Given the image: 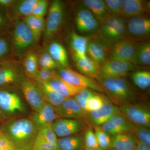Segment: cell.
Segmentation results:
<instances>
[{
    "label": "cell",
    "mask_w": 150,
    "mask_h": 150,
    "mask_svg": "<svg viewBox=\"0 0 150 150\" xmlns=\"http://www.w3.org/2000/svg\"><path fill=\"white\" fill-rule=\"evenodd\" d=\"M6 115L3 113L0 110V120H3L5 118Z\"/></svg>",
    "instance_id": "52"
},
{
    "label": "cell",
    "mask_w": 150,
    "mask_h": 150,
    "mask_svg": "<svg viewBox=\"0 0 150 150\" xmlns=\"http://www.w3.org/2000/svg\"><path fill=\"white\" fill-rule=\"evenodd\" d=\"M118 112L119 110L118 106L105 97L102 107L95 111L88 112L87 122L91 123L94 127L100 126Z\"/></svg>",
    "instance_id": "15"
},
{
    "label": "cell",
    "mask_w": 150,
    "mask_h": 150,
    "mask_svg": "<svg viewBox=\"0 0 150 150\" xmlns=\"http://www.w3.org/2000/svg\"><path fill=\"white\" fill-rule=\"evenodd\" d=\"M59 150H84L85 149L83 134H79L58 138Z\"/></svg>",
    "instance_id": "28"
},
{
    "label": "cell",
    "mask_w": 150,
    "mask_h": 150,
    "mask_svg": "<svg viewBox=\"0 0 150 150\" xmlns=\"http://www.w3.org/2000/svg\"><path fill=\"white\" fill-rule=\"evenodd\" d=\"M16 150H24L16 149Z\"/></svg>",
    "instance_id": "57"
},
{
    "label": "cell",
    "mask_w": 150,
    "mask_h": 150,
    "mask_svg": "<svg viewBox=\"0 0 150 150\" xmlns=\"http://www.w3.org/2000/svg\"><path fill=\"white\" fill-rule=\"evenodd\" d=\"M86 121L78 119L59 118L51 124L57 137L63 138L80 134L87 128Z\"/></svg>",
    "instance_id": "9"
},
{
    "label": "cell",
    "mask_w": 150,
    "mask_h": 150,
    "mask_svg": "<svg viewBox=\"0 0 150 150\" xmlns=\"http://www.w3.org/2000/svg\"><path fill=\"white\" fill-rule=\"evenodd\" d=\"M58 75L54 70L39 69L36 80L42 82L48 83Z\"/></svg>",
    "instance_id": "47"
},
{
    "label": "cell",
    "mask_w": 150,
    "mask_h": 150,
    "mask_svg": "<svg viewBox=\"0 0 150 150\" xmlns=\"http://www.w3.org/2000/svg\"><path fill=\"white\" fill-rule=\"evenodd\" d=\"M95 134L99 147L102 149H109L111 146V137L107 132L101 129L100 126L94 127Z\"/></svg>",
    "instance_id": "36"
},
{
    "label": "cell",
    "mask_w": 150,
    "mask_h": 150,
    "mask_svg": "<svg viewBox=\"0 0 150 150\" xmlns=\"http://www.w3.org/2000/svg\"><path fill=\"white\" fill-rule=\"evenodd\" d=\"M84 150H104L102 149L101 148L98 147L92 148V149H85Z\"/></svg>",
    "instance_id": "51"
},
{
    "label": "cell",
    "mask_w": 150,
    "mask_h": 150,
    "mask_svg": "<svg viewBox=\"0 0 150 150\" xmlns=\"http://www.w3.org/2000/svg\"><path fill=\"white\" fill-rule=\"evenodd\" d=\"M13 23L9 18L6 8L0 6V36L8 34Z\"/></svg>",
    "instance_id": "40"
},
{
    "label": "cell",
    "mask_w": 150,
    "mask_h": 150,
    "mask_svg": "<svg viewBox=\"0 0 150 150\" xmlns=\"http://www.w3.org/2000/svg\"><path fill=\"white\" fill-rule=\"evenodd\" d=\"M124 0H105L108 12L110 15L121 17Z\"/></svg>",
    "instance_id": "42"
},
{
    "label": "cell",
    "mask_w": 150,
    "mask_h": 150,
    "mask_svg": "<svg viewBox=\"0 0 150 150\" xmlns=\"http://www.w3.org/2000/svg\"><path fill=\"white\" fill-rule=\"evenodd\" d=\"M60 118L78 119L87 123L88 112L78 104L74 98H67L59 106L54 107Z\"/></svg>",
    "instance_id": "14"
},
{
    "label": "cell",
    "mask_w": 150,
    "mask_h": 150,
    "mask_svg": "<svg viewBox=\"0 0 150 150\" xmlns=\"http://www.w3.org/2000/svg\"><path fill=\"white\" fill-rule=\"evenodd\" d=\"M126 21L122 17L110 15L100 23L94 39L109 50L118 41L126 39Z\"/></svg>",
    "instance_id": "3"
},
{
    "label": "cell",
    "mask_w": 150,
    "mask_h": 150,
    "mask_svg": "<svg viewBox=\"0 0 150 150\" xmlns=\"http://www.w3.org/2000/svg\"><path fill=\"white\" fill-rule=\"evenodd\" d=\"M84 131L83 136L85 149H92L99 147L94 131L92 128L87 127Z\"/></svg>",
    "instance_id": "43"
},
{
    "label": "cell",
    "mask_w": 150,
    "mask_h": 150,
    "mask_svg": "<svg viewBox=\"0 0 150 150\" xmlns=\"http://www.w3.org/2000/svg\"><path fill=\"white\" fill-rule=\"evenodd\" d=\"M110 149L115 150H136L137 139L131 133L111 136Z\"/></svg>",
    "instance_id": "25"
},
{
    "label": "cell",
    "mask_w": 150,
    "mask_h": 150,
    "mask_svg": "<svg viewBox=\"0 0 150 150\" xmlns=\"http://www.w3.org/2000/svg\"><path fill=\"white\" fill-rule=\"evenodd\" d=\"M95 93V91L92 90L85 88L73 97L80 106L84 110L86 111V103L87 100L89 98L94 94Z\"/></svg>",
    "instance_id": "44"
},
{
    "label": "cell",
    "mask_w": 150,
    "mask_h": 150,
    "mask_svg": "<svg viewBox=\"0 0 150 150\" xmlns=\"http://www.w3.org/2000/svg\"><path fill=\"white\" fill-rule=\"evenodd\" d=\"M138 43L127 38L118 41L109 49L108 59L133 64Z\"/></svg>",
    "instance_id": "10"
},
{
    "label": "cell",
    "mask_w": 150,
    "mask_h": 150,
    "mask_svg": "<svg viewBox=\"0 0 150 150\" xmlns=\"http://www.w3.org/2000/svg\"><path fill=\"white\" fill-rule=\"evenodd\" d=\"M0 110L5 115H18L24 113L25 107L17 94L0 88Z\"/></svg>",
    "instance_id": "11"
},
{
    "label": "cell",
    "mask_w": 150,
    "mask_h": 150,
    "mask_svg": "<svg viewBox=\"0 0 150 150\" xmlns=\"http://www.w3.org/2000/svg\"><path fill=\"white\" fill-rule=\"evenodd\" d=\"M84 5L93 14L99 23L110 15L104 1L102 0H84Z\"/></svg>",
    "instance_id": "31"
},
{
    "label": "cell",
    "mask_w": 150,
    "mask_h": 150,
    "mask_svg": "<svg viewBox=\"0 0 150 150\" xmlns=\"http://www.w3.org/2000/svg\"><path fill=\"white\" fill-rule=\"evenodd\" d=\"M36 137L51 144L57 145L58 137L54 133L51 125L43 126L38 129Z\"/></svg>",
    "instance_id": "39"
},
{
    "label": "cell",
    "mask_w": 150,
    "mask_h": 150,
    "mask_svg": "<svg viewBox=\"0 0 150 150\" xmlns=\"http://www.w3.org/2000/svg\"><path fill=\"white\" fill-rule=\"evenodd\" d=\"M109 49L106 48L98 40L94 39L89 41L86 50V54L95 62L101 65L108 60Z\"/></svg>",
    "instance_id": "24"
},
{
    "label": "cell",
    "mask_w": 150,
    "mask_h": 150,
    "mask_svg": "<svg viewBox=\"0 0 150 150\" xmlns=\"http://www.w3.org/2000/svg\"><path fill=\"white\" fill-rule=\"evenodd\" d=\"M120 112L131 123L137 126H150V110L148 105L138 103L118 107Z\"/></svg>",
    "instance_id": "8"
},
{
    "label": "cell",
    "mask_w": 150,
    "mask_h": 150,
    "mask_svg": "<svg viewBox=\"0 0 150 150\" xmlns=\"http://www.w3.org/2000/svg\"><path fill=\"white\" fill-rule=\"evenodd\" d=\"M49 5V2L46 0H38L32 9L31 15L39 18H43L46 15Z\"/></svg>",
    "instance_id": "45"
},
{
    "label": "cell",
    "mask_w": 150,
    "mask_h": 150,
    "mask_svg": "<svg viewBox=\"0 0 150 150\" xmlns=\"http://www.w3.org/2000/svg\"><path fill=\"white\" fill-rule=\"evenodd\" d=\"M136 150H150V146L137 140Z\"/></svg>",
    "instance_id": "49"
},
{
    "label": "cell",
    "mask_w": 150,
    "mask_h": 150,
    "mask_svg": "<svg viewBox=\"0 0 150 150\" xmlns=\"http://www.w3.org/2000/svg\"><path fill=\"white\" fill-rule=\"evenodd\" d=\"M48 53L58 67L67 68L69 66V58L67 50L61 43L52 41L48 45Z\"/></svg>",
    "instance_id": "26"
},
{
    "label": "cell",
    "mask_w": 150,
    "mask_h": 150,
    "mask_svg": "<svg viewBox=\"0 0 150 150\" xmlns=\"http://www.w3.org/2000/svg\"><path fill=\"white\" fill-rule=\"evenodd\" d=\"M32 81L39 90L45 102L50 103L54 107L59 106L67 98L57 93L47 83Z\"/></svg>",
    "instance_id": "23"
},
{
    "label": "cell",
    "mask_w": 150,
    "mask_h": 150,
    "mask_svg": "<svg viewBox=\"0 0 150 150\" xmlns=\"http://www.w3.org/2000/svg\"><path fill=\"white\" fill-rule=\"evenodd\" d=\"M133 64L145 67H149L150 44L149 42L138 43Z\"/></svg>",
    "instance_id": "33"
},
{
    "label": "cell",
    "mask_w": 150,
    "mask_h": 150,
    "mask_svg": "<svg viewBox=\"0 0 150 150\" xmlns=\"http://www.w3.org/2000/svg\"><path fill=\"white\" fill-rule=\"evenodd\" d=\"M134 126L119 111L100 127L110 136H113L126 133L132 134Z\"/></svg>",
    "instance_id": "13"
},
{
    "label": "cell",
    "mask_w": 150,
    "mask_h": 150,
    "mask_svg": "<svg viewBox=\"0 0 150 150\" xmlns=\"http://www.w3.org/2000/svg\"><path fill=\"white\" fill-rule=\"evenodd\" d=\"M150 34V19L148 16L126 19V37L136 43L148 42Z\"/></svg>",
    "instance_id": "6"
},
{
    "label": "cell",
    "mask_w": 150,
    "mask_h": 150,
    "mask_svg": "<svg viewBox=\"0 0 150 150\" xmlns=\"http://www.w3.org/2000/svg\"><path fill=\"white\" fill-rule=\"evenodd\" d=\"M0 150H3L2 149H1V148H0Z\"/></svg>",
    "instance_id": "56"
},
{
    "label": "cell",
    "mask_w": 150,
    "mask_h": 150,
    "mask_svg": "<svg viewBox=\"0 0 150 150\" xmlns=\"http://www.w3.org/2000/svg\"><path fill=\"white\" fill-rule=\"evenodd\" d=\"M132 134L138 141L150 146V130L149 127L135 125Z\"/></svg>",
    "instance_id": "41"
},
{
    "label": "cell",
    "mask_w": 150,
    "mask_h": 150,
    "mask_svg": "<svg viewBox=\"0 0 150 150\" xmlns=\"http://www.w3.org/2000/svg\"><path fill=\"white\" fill-rule=\"evenodd\" d=\"M107 150H115L112 149H108Z\"/></svg>",
    "instance_id": "54"
},
{
    "label": "cell",
    "mask_w": 150,
    "mask_h": 150,
    "mask_svg": "<svg viewBox=\"0 0 150 150\" xmlns=\"http://www.w3.org/2000/svg\"><path fill=\"white\" fill-rule=\"evenodd\" d=\"M22 91L30 106L35 112H37L46 103L40 91L33 81L26 79L21 83Z\"/></svg>",
    "instance_id": "18"
},
{
    "label": "cell",
    "mask_w": 150,
    "mask_h": 150,
    "mask_svg": "<svg viewBox=\"0 0 150 150\" xmlns=\"http://www.w3.org/2000/svg\"><path fill=\"white\" fill-rule=\"evenodd\" d=\"M76 66L82 74L95 79L100 76V65L89 57L75 59Z\"/></svg>",
    "instance_id": "27"
},
{
    "label": "cell",
    "mask_w": 150,
    "mask_h": 150,
    "mask_svg": "<svg viewBox=\"0 0 150 150\" xmlns=\"http://www.w3.org/2000/svg\"><path fill=\"white\" fill-rule=\"evenodd\" d=\"M90 38L72 33L70 37L71 48L74 53V59H81L86 56L87 45Z\"/></svg>",
    "instance_id": "29"
},
{
    "label": "cell",
    "mask_w": 150,
    "mask_h": 150,
    "mask_svg": "<svg viewBox=\"0 0 150 150\" xmlns=\"http://www.w3.org/2000/svg\"><path fill=\"white\" fill-rule=\"evenodd\" d=\"M64 8L63 2L59 0H54L50 4L44 31L45 45H48L52 38L61 28L64 19Z\"/></svg>",
    "instance_id": "5"
},
{
    "label": "cell",
    "mask_w": 150,
    "mask_h": 150,
    "mask_svg": "<svg viewBox=\"0 0 150 150\" xmlns=\"http://www.w3.org/2000/svg\"><path fill=\"white\" fill-rule=\"evenodd\" d=\"M14 61L8 60L0 67V88L21 83L22 73Z\"/></svg>",
    "instance_id": "16"
},
{
    "label": "cell",
    "mask_w": 150,
    "mask_h": 150,
    "mask_svg": "<svg viewBox=\"0 0 150 150\" xmlns=\"http://www.w3.org/2000/svg\"><path fill=\"white\" fill-rule=\"evenodd\" d=\"M57 73L62 79L71 85L90 89L97 92L105 93L104 90L96 80L78 73L69 67H59Z\"/></svg>",
    "instance_id": "7"
},
{
    "label": "cell",
    "mask_w": 150,
    "mask_h": 150,
    "mask_svg": "<svg viewBox=\"0 0 150 150\" xmlns=\"http://www.w3.org/2000/svg\"><path fill=\"white\" fill-rule=\"evenodd\" d=\"M135 70L134 64L130 62L107 60L100 65V76L104 78H125Z\"/></svg>",
    "instance_id": "12"
},
{
    "label": "cell",
    "mask_w": 150,
    "mask_h": 150,
    "mask_svg": "<svg viewBox=\"0 0 150 150\" xmlns=\"http://www.w3.org/2000/svg\"><path fill=\"white\" fill-rule=\"evenodd\" d=\"M95 79L102 87L110 101L118 107L137 102L139 99V94L124 78L99 76Z\"/></svg>",
    "instance_id": "2"
},
{
    "label": "cell",
    "mask_w": 150,
    "mask_h": 150,
    "mask_svg": "<svg viewBox=\"0 0 150 150\" xmlns=\"http://www.w3.org/2000/svg\"><path fill=\"white\" fill-rule=\"evenodd\" d=\"M1 134V129H0V134Z\"/></svg>",
    "instance_id": "55"
},
{
    "label": "cell",
    "mask_w": 150,
    "mask_h": 150,
    "mask_svg": "<svg viewBox=\"0 0 150 150\" xmlns=\"http://www.w3.org/2000/svg\"><path fill=\"white\" fill-rule=\"evenodd\" d=\"M105 97L95 92L90 97L86 103V111L89 112L95 111L102 107L104 103Z\"/></svg>",
    "instance_id": "37"
},
{
    "label": "cell",
    "mask_w": 150,
    "mask_h": 150,
    "mask_svg": "<svg viewBox=\"0 0 150 150\" xmlns=\"http://www.w3.org/2000/svg\"><path fill=\"white\" fill-rule=\"evenodd\" d=\"M11 54L10 35L0 36V61L8 60Z\"/></svg>",
    "instance_id": "38"
},
{
    "label": "cell",
    "mask_w": 150,
    "mask_h": 150,
    "mask_svg": "<svg viewBox=\"0 0 150 150\" xmlns=\"http://www.w3.org/2000/svg\"><path fill=\"white\" fill-rule=\"evenodd\" d=\"M59 118L54 106L47 102L44 103L39 111L33 112L30 117L38 130L43 126L51 125Z\"/></svg>",
    "instance_id": "20"
},
{
    "label": "cell",
    "mask_w": 150,
    "mask_h": 150,
    "mask_svg": "<svg viewBox=\"0 0 150 150\" xmlns=\"http://www.w3.org/2000/svg\"><path fill=\"white\" fill-rule=\"evenodd\" d=\"M31 30L34 39L38 43L44 33L45 27V21L44 18H39L32 15L22 19Z\"/></svg>",
    "instance_id": "32"
},
{
    "label": "cell",
    "mask_w": 150,
    "mask_h": 150,
    "mask_svg": "<svg viewBox=\"0 0 150 150\" xmlns=\"http://www.w3.org/2000/svg\"><path fill=\"white\" fill-rule=\"evenodd\" d=\"M37 54L38 58L39 69H44L54 70L58 66L54 62L47 50H42Z\"/></svg>",
    "instance_id": "35"
},
{
    "label": "cell",
    "mask_w": 150,
    "mask_h": 150,
    "mask_svg": "<svg viewBox=\"0 0 150 150\" xmlns=\"http://www.w3.org/2000/svg\"><path fill=\"white\" fill-rule=\"evenodd\" d=\"M0 148L3 150H16L9 140L2 133L0 134Z\"/></svg>",
    "instance_id": "48"
},
{
    "label": "cell",
    "mask_w": 150,
    "mask_h": 150,
    "mask_svg": "<svg viewBox=\"0 0 150 150\" xmlns=\"http://www.w3.org/2000/svg\"><path fill=\"white\" fill-rule=\"evenodd\" d=\"M0 129L16 149L32 150L38 130L30 118L7 121Z\"/></svg>",
    "instance_id": "1"
},
{
    "label": "cell",
    "mask_w": 150,
    "mask_h": 150,
    "mask_svg": "<svg viewBox=\"0 0 150 150\" xmlns=\"http://www.w3.org/2000/svg\"><path fill=\"white\" fill-rule=\"evenodd\" d=\"M8 60H6V61H0V67H1L2 66H3V65H4V64L5 63L8 61Z\"/></svg>",
    "instance_id": "53"
},
{
    "label": "cell",
    "mask_w": 150,
    "mask_h": 150,
    "mask_svg": "<svg viewBox=\"0 0 150 150\" xmlns=\"http://www.w3.org/2000/svg\"><path fill=\"white\" fill-rule=\"evenodd\" d=\"M25 73L33 80H36L39 70L38 58L36 52L30 50L24 55L23 62Z\"/></svg>",
    "instance_id": "30"
},
{
    "label": "cell",
    "mask_w": 150,
    "mask_h": 150,
    "mask_svg": "<svg viewBox=\"0 0 150 150\" xmlns=\"http://www.w3.org/2000/svg\"><path fill=\"white\" fill-rule=\"evenodd\" d=\"M76 24L78 30L83 33L96 32L100 23L91 11L86 8H82L77 12Z\"/></svg>",
    "instance_id": "17"
},
{
    "label": "cell",
    "mask_w": 150,
    "mask_h": 150,
    "mask_svg": "<svg viewBox=\"0 0 150 150\" xmlns=\"http://www.w3.org/2000/svg\"><path fill=\"white\" fill-rule=\"evenodd\" d=\"M12 54L24 56L36 43L32 33L23 20L14 22L10 34Z\"/></svg>",
    "instance_id": "4"
},
{
    "label": "cell",
    "mask_w": 150,
    "mask_h": 150,
    "mask_svg": "<svg viewBox=\"0 0 150 150\" xmlns=\"http://www.w3.org/2000/svg\"><path fill=\"white\" fill-rule=\"evenodd\" d=\"M32 150H59L57 145L36 137Z\"/></svg>",
    "instance_id": "46"
},
{
    "label": "cell",
    "mask_w": 150,
    "mask_h": 150,
    "mask_svg": "<svg viewBox=\"0 0 150 150\" xmlns=\"http://www.w3.org/2000/svg\"><path fill=\"white\" fill-rule=\"evenodd\" d=\"M133 83L142 90H146L150 86V72L149 71H138L131 76Z\"/></svg>",
    "instance_id": "34"
},
{
    "label": "cell",
    "mask_w": 150,
    "mask_h": 150,
    "mask_svg": "<svg viewBox=\"0 0 150 150\" xmlns=\"http://www.w3.org/2000/svg\"><path fill=\"white\" fill-rule=\"evenodd\" d=\"M150 13V2L143 0H124L121 17L129 18L148 16Z\"/></svg>",
    "instance_id": "19"
},
{
    "label": "cell",
    "mask_w": 150,
    "mask_h": 150,
    "mask_svg": "<svg viewBox=\"0 0 150 150\" xmlns=\"http://www.w3.org/2000/svg\"><path fill=\"white\" fill-rule=\"evenodd\" d=\"M15 0H0V6L6 9L11 6Z\"/></svg>",
    "instance_id": "50"
},
{
    "label": "cell",
    "mask_w": 150,
    "mask_h": 150,
    "mask_svg": "<svg viewBox=\"0 0 150 150\" xmlns=\"http://www.w3.org/2000/svg\"><path fill=\"white\" fill-rule=\"evenodd\" d=\"M37 1L15 0L14 2L10 7L6 9L9 18L11 21L14 22L30 15Z\"/></svg>",
    "instance_id": "21"
},
{
    "label": "cell",
    "mask_w": 150,
    "mask_h": 150,
    "mask_svg": "<svg viewBox=\"0 0 150 150\" xmlns=\"http://www.w3.org/2000/svg\"><path fill=\"white\" fill-rule=\"evenodd\" d=\"M47 83L57 93L66 98L72 97L85 88L70 84L62 79L58 74Z\"/></svg>",
    "instance_id": "22"
}]
</instances>
